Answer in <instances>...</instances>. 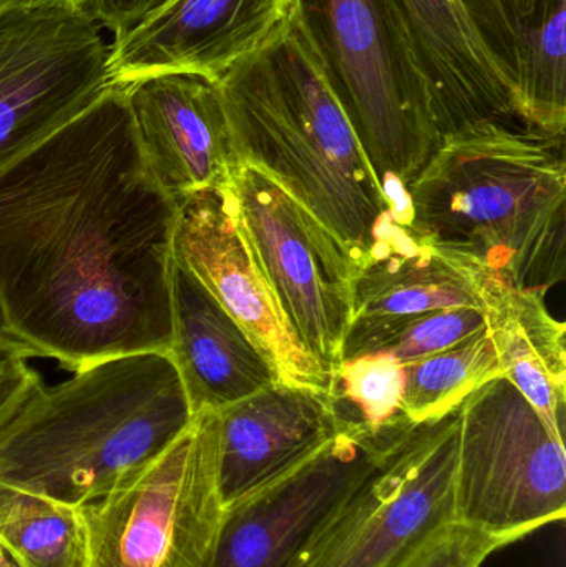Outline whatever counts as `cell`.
I'll use <instances>...</instances> for the list:
<instances>
[{
    "mask_svg": "<svg viewBox=\"0 0 566 567\" xmlns=\"http://www.w3.org/2000/svg\"><path fill=\"white\" fill-rule=\"evenodd\" d=\"M172 357L193 415L218 412L278 380L271 363L202 282L173 259Z\"/></svg>",
    "mask_w": 566,
    "mask_h": 567,
    "instance_id": "obj_18",
    "label": "cell"
},
{
    "mask_svg": "<svg viewBox=\"0 0 566 567\" xmlns=\"http://www.w3.org/2000/svg\"><path fill=\"white\" fill-rule=\"evenodd\" d=\"M42 390V379L32 367L27 365V360H19L0 370V439L12 429Z\"/></svg>",
    "mask_w": 566,
    "mask_h": 567,
    "instance_id": "obj_26",
    "label": "cell"
},
{
    "mask_svg": "<svg viewBox=\"0 0 566 567\" xmlns=\"http://www.w3.org/2000/svg\"><path fill=\"white\" fill-rule=\"evenodd\" d=\"M238 165L265 173L359 268L391 212L305 6L288 32L218 83Z\"/></svg>",
    "mask_w": 566,
    "mask_h": 567,
    "instance_id": "obj_2",
    "label": "cell"
},
{
    "mask_svg": "<svg viewBox=\"0 0 566 567\" xmlns=\"http://www.w3.org/2000/svg\"><path fill=\"white\" fill-rule=\"evenodd\" d=\"M0 567H19L9 558V555H7L2 548H0Z\"/></svg>",
    "mask_w": 566,
    "mask_h": 567,
    "instance_id": "obj_30",
    "label": "cell"
},
{
    "mask_svg": "<svg viewBox=\"0 0 566 567\" xmlns=\"http://www.w3.org/2000/svg\"><path fill=\"white\" fill-rule=\"evenodd\" d=\"M404 365L389 355L342 360L332 373L331 393L342 423L385 432L414 425L402 413Z\"/></svg>",
    "mask_w": 566,
    "mask_h": 567,
    "instance_id": "obj_23",
    "label": "cell"
},
{
    "mask_svg": "<svg viewBox=\"0 0 566 567\" xmlns=\"http://www.w3.org/2000/svg\"><path fill=\"white\" fill-rule=\"evenodd\" d=\"M517 542L515 536L494 535L454 519L431 539L409 567H482L498 549Z\"/></svg>",
    "mask_w": 566,
    "mask_h": 567,
    "instance_id": "obj_25",
    "label": "cell"
},
{
    "mask_svg": "<svg viewBox=\"0 0 566 567\" xmlns=\"http://www.w3.org/2000/svg\"><path fill=\"white\" fill-rule=\"evenodd\" d=\"M469 268L505 377L537 410L547 429L565 442V323L547 309V293L522 289L472 262Z\"/></svg>",
    "mask_w": 566,
    "mask_h": 567,
    "instance_id": "obj_19",
    "label": "cell"
},
{
    "mask_svg": "<svg viewBox=\"0 0 566 567\" xmlns=\"http://www.w3.org/2000/svg\"><path fill=\"white\" fill-rule=\"evenodd\" d=\"M459 409L415 426L344 499L299 567H409L454 522Z\"/></svg>",
    "mask_w": 566,
    "mask_h": 567,
    "instance_id": "obj_7",
    "label": "cell"
},
{
    "mask_svg": "<svg viewBox=\"0 0 566 567\" xmlns=\"http://www.w3.org/2000/svg\"><path fill=\"white\" fill-rule=\"evenodd\" d=\"M302 0H165L109 45L112 85L159 75L218 83L278 42Z\"/></svg>",
    "mask_w": 566,
    "mask_h": 567,
    "instance_id": "obj_14",
    "label": "cell"
},
{
    "mask_svg": "<svg viewBox=\"0 0 566 567\" xmlns=\"http://www.w3.org/2000/svg\"><path fill=\"white\" fill-rule=\"evenodd\" d=\"M32 352L29 347L23 346L19 340L9 336H0V370L6 369L10 363L19 362V360L30 359Z\"/></svg>",
    "mask_w": 566,
    "mask_h": 567,
    "instance_id": "obj_28",
    "label": "cell"
},
{
    "mask_svg": "<svg viewBox=\"0 0 566 567\" xmlns=\"http://www.w3.org/2000/svg\"><path fill=\"white\" fill-rule=\"evenodd\" d=\"M455 522L527 538L566 516V452L502 375L459 406Z\"/></svg>",
    "mask_w": 566,
    "mask_h": 567,
    "instance_id": "obj_6",
    "label": "cell"
},
{
    "mask_svg": "<svg viewBox=\"0 0 566 567\" xmlns=\"http://www.w3.org/2000/svg\"><path fill=\"white\" fill-rule=\"evenodd\" d=\"M218 413L202 410L158 456L79 506L80 567H213L226 506Z\"/></svg>",
    "mask_w": 566,
    "mask_h": 567,
    "instance_id": "obj_5",
    "label": "cell"
},
{
    "mask_svg": "<svg viewBox=\"0 0 566 567\" xmlns=\"http://www.w3.org/2000/svg\"><path fill=\"white\" fill-rule=\"evenodd\" d=\"M454 307L482 309L469 262L429 245L389 212L352 279L341 362L408 320Z\"/></svg>",
    "mask_w": 566,
    "mask_h": 567,
    "instance_id": "obj_16",
    "label": "cell"
},
{
    "mask_svg": "<svg viewBox=\"0 0 566 567\" xmlns=\"http://www.w3.org/2000/svg\"><path fill=\"white\" fill-rule=\"evenodd\" d=\"M62 6L86 10V0H0V12L16 7Z\"/></svg>",
    "mask_w": 566,
    "mask_h": 567,
    "instance_id": "obj_29",
    "label": "cell"
},
{
    "mask_svg": "<svg viewBox=\"0 0 566 567\" xmlns=\"http://www.w3.org/2000/svg\"><path fill=\"white\" fill-rule=\"evenodd\" d=\"M415 426L342 425L298 468L226 508L213 567L301 566L344 499Z\"/></svg>",
    "mask_w": 566,
    "mask_h": 567,
    "instance_id": "obj_10",
    "label": "cell"
},
{
    "mask_svg": "<svg viewBox=\"0 0 566 567\" xmlns=\"http://www.w3.org/2000/svg\"><path fill=\"white\" fill-rule=\"evenodd\" d=\"M102 27L73 7L0 12V169L112 90Z\"/></svg>",
    "mask_w": 566,
    "mask_h": 567,
    "instance_id": "obj_8",
    "label": "cell"
},
{
    "mask_svg": "<svg viewBox=\"0 0 566 567\" xmlns=\"http://www.w3.org/2000/svg\"><path fill=\"white\" fill-rule=\"evenodd\" d=\"M165 0H86V12L113 37L135 25L142 17L162 6Z\"/></svg>",
    "mask_w": 566,
    "mask_h": 567,
    "instance_id": "obj_27",
    "label": "cell"
},
{
    "mask_svg": "<svg viewBox=\"0 0 566 567\" xmlns=\"http://www.w3.org/2000/svg\"><path fill=\"white\" fill-rule=\"evenodd\" d=\"M193 416L168 353L92 363L43 386L0 439V482L85 505L158 456Z\"/></svg>",
    "mask_w": 566,
    "mask_h": 567,
    "instance_id": "obj_4",
    "label": "cell"
},
{
    "mask_svg": "<svg viewBox=\"0 0 566 567\" xmlns=\"http://www.w3.org/2000/svg\"><path fill=\"white\" fill-rule=\"evenodd\" d=\"M402 75L439 138L518 120L507 72L465 0H378Z\"/></svg>",
    "mask_w": 566,
    "mask_h": 567,
    "instance_id": "obj_12",
    "label": "cell"
},
{
    "mask_svg": "<svg viewBox=\"0 0 566 567\" xmlns=\"http://www.w3.org/2000/svg\"><path fill=\"white\" fill-rule=\"evenodd\" d=\"M325 3L339 95L391 209L401 212L405 186L441 138L402 75L378 0Z\"/></svg>",
    "mask_w": 566,
    "mask_h": 567,
    "instance_id": "obj_11",
    "label": "cell"
},
{
    "mask_svg": "<svg viewBox=\"0 0 566 567\" xmlns=\"http://www.w3.org/2000/svg\"><path fill=\"white\" fill-rule=\"evenodd\" d=\"M216 413L226 508L298 468L344 425L331 392L279 380Z\"/></svg>",
    "mask_w": 566,
    "mask_h": 567,
    "instance_id": "obj_17",
    "label": "cell"
},
{
    "mask_svg": "<svg viewBox=\"0 0 566 567\" xmlns=\"http://www.w3.org/2000/svg\"><path fill=\"white\" fill-rule=\"evenodd\" d=\"M225 189L239 231L289 323L332 375L352 316L354 269L348 255L259 169L236 166Z\"/></svg>",
    "mask_w": 566,
    "mask_h": 567,
    "instance_id": "obj_9",
    "label": "cell"
},
{
    "mask_svg": "<svg viewBox=\"0 0 566 567\" xmlns=\"http://www.w3.org/2000/svg\"><path fill=\"white\" fill-rule=\"evenodd\" d=\"M0 548L19 567H80L79 506L0 482Z\"/></svg>",
    "mask_w": 566,
    "mask_h": 567,
    "instance_id": "obj_22",
    "label": "cell"
},
{
    "mask_svg": "<svg viewBox=\"0 0 566 567\" xmlns=\"http://www.w3.org/2000/svg\"><path fill=\"white\" fill-rule=\"evenodd\" d=\"M176 202L122 86L0 169V313L33 357L76 370L169 352Z\"/></svg>",
    "mask_w": 566,
    "mask_h": 567,
    "instance_id": "obj_1",
    "label": "cell"
},
{
    "mask_svg": "<svg viewBox=\"0 0 566 567\" xmlns=\"http://www.w3.org/2000/svg\"><path fill=\"white\" fill-rule=\"evenodd\" d=\"M482 329H485L482 309L454 307L432 310L372 340L356 357L389 355L408 365L444 352Z\"/></svg>",
    "mask_w": 566,
    "mask_h": 567,
    "instance_id": "obj_24",
    "label": "cell"
},
{
    "mask_svg": "<svg viewBox=\"0 0 566 567\" xmlns=\"http://www.w3.org/2000/svg\"><path fill=\"white\" fill-rule=\"evenodd\" d=\"M405 225L429 245L547 293L566 276L565 135L515 120L442 138L405 186Z\"/></svg>",
    "mask_w": 566,
    "mask_h": 567,
    "instance_id": "obj_3",
    "label": "cell"
},
{
    "mask_svg": "<svg viewBox=\"0 0 566 567\" xmlns=\"http://www.w3.org/2000/svg\"><path fill=\"white\" fill-rule=\"evenodd\" d=\"M518 9H532L537 3V0H512Z\"/></svg>",
    "mask_w": 566,
    "mask_h": 567,
    "instance_id": "obj_31",
    "label": "cell"
},
{
    "mask_svg": "<svg viewBox=\"0 0 566 567\" xmlns=\"http://www.w3.org/2000/svg\"><path fill=\"white\" fill-rule=\"evenodd\" d=\"M488 49L507 72L515 113L550 135L566 126V0H465Z\"/></svg>",
    "mask_w": 566,
    "mask_h": 567,
    "instance_id": "obj_20",
    "label": "cell"
},
{
    "mask_svg": "<svg viewBox=\"0 0 566 567\" xmlns=\"http://www.w3.org/2000/svg\"><path fill=\"white\" fill-rule=\"evenodd\" d=\"M402 413L414 425L438 422L475 390L505 375L487 329L457 346L404 365Z\"/></svg>",
    "mask_w": 566,
    "mask_h": 567,
    "instance_id": "obj_21",
    "label": "cell"
},
{
    "mask_svg": "<svg viewBox=\"0 0 566 567\" xmlns=\"http://www.w3.org/2000/svg\"><path fill=\"white\" fill-rule=\"evenodd\" d=\"M0 336H7L6 327H3L2 313H0ZM10 337V336H9Z\"/></svg>",
    "mask_w": 566,
    "mask_h": 567,
    "instance_id": "obj_32",
    "label": "cell"
},
{
    "mask_svg": "<svg viewBox=\"0 0 566 567\" xmlns=\"http://www.w3.org/2000/svg\"><path fill=\"white\" fill-rule=\"evenodd\" d=\"M120 86L150 172L175 202L228 185L238 159L216 83L159 75Z\"/></svg>",
    "mask_w": 566,
    "mask_h": 567,
    "instance_id": "obj_15",
    "label": "cell"
},
{
    "mask_svg": "<svg viewBox=\"0 0 566 567\" xmlns=\"http://www.w3.org/2000/svg\"><path fill=\"white\" fill-rule=\"evenodd\" d=\"M173 259L188 269L245 330L279 382L331 392L332 375L292 329L239 231L225 188L176 199Z\"/></svg>",
    "mask_w": 566,
    "mask_h": 567,
    "instance_id": "obj_13",
    "label": "cell"
}]
</instances>
